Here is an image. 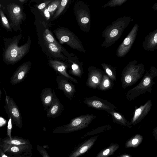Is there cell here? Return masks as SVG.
Returning <instances> with one entry per match:
<instances>
[{"mask_svg": "<svg viewBox=\"0 0 157 157\" xmlns=\"http://www.w3.org/2000/svg\"><path fill=\"white\" fill-rule=\"evenodd\" d=\"M157 76V69L153 66H150L140 82L127 92L125 95L127 100L132 101L147 92L151 93L155 83L153 79Z\"/></svg>", "mask_w": 157, "mask_h": 157, "instance_id": "cell-1", "label": "cell"}, {"mask_svg": "<svg viewBox=\"0 0 157 157\" xmlns=\"http://www.w3.org/2000/svg\"><path fill=\"white\" fill-rule=\"evenodd\" d=\"M130 20V17L124 16L118 18L108 26L102 33L105 40L101 46L108 47L117 40Z\"/></svg>", "mask_w": 157, "mask_h": 157, "instance_id": "cell-2", "label": "cell"}, {"mask_svg": "<svg viewBox=\"0 0 157 157\" xmlns=\"http://www.w3.org/2000/svg\"><path fill=\"white\" fill-rule=\"evenodd\" d=\"M145 69L144 65L137 61H130L124 67L121 75V81L123 89L135 84L143 76Z\"/></svg>", "mask_w": 157, "mask_h": 157, "instance_id": "cell-3", "label": "cell"}, {"mask_svg": "<svg viewBox=\"0 0 157 157\" xmlns=\"http://www.w3.org/2000/svg\"><path fill=\"white\" fill-rule=\"evenodd\" d=\"M6 98L4 108L8 118L11 117L12 123L21 128L22 126V117L20 109L12 98L8 96L5 89Z\"/></svg>", "mask_w": 157, "mask_h": 157, "instance_id": "cell-4", "label": "cell"}, {"mask_svg": "<svg viewBox=\"0 0 157 157\" xmlns=\"http://www.w3.org/2000/svg\"><path fill=\"white\" fill-rule=\"evenodd\" d=\"M29 47V44L27 43L20 47L17 46V42L12 43L6 51L5 56L6 61L10 64L16 63L25 56Z\"/></svg>", "mask_w": 157, "mask_h": 157, "instance_id": "cell-5", "label": "cell"}, {"mask_svg": "<svg viewBox=\"0 0 157 157\" xmlns=\"http://www.w3.org/2000/svg\"><path fill=\"white\" fill-rule=\"evenodd\" d=\"M96 117L93 114L82 115L71 119L69 124L57 128L67 131L82 129L88 126Z\"/></svg>", "mask_w": 157, "mask_h": 157, "instance_id": "cell-6", "label": "cell"}, {"mask_svg": "<svg viewBox=\"0 0 157 157\" xmlns=\"http://www.w3.org/2000/svg\"><path fill=\"white\" fill-rule=\"evenodd\" d=\"M59 42L63 44L66 43L72 48L81 51L83 48L76 37L72 33L67 30L60 29L55 32Z\"/></svg>", "mask_w": 157, "mask_h": 157, "instance_id": "cell-7", "label": "cell"}, {"mask_svg": "<svg viewBox=\"0 0 157 157\" xmlns=\"http://www.w3.org/2000/svg\"><path fill=\"white\" fill-rule=\"evenodd\" d=\"M138 29V24H135L128 36L119 46L116 52V54L118 57H124L130 51L135 40Z\"/></svg>", "mask_w": 157, "mask_h": 157, "instance_id": "cell-8", "label": "cell"}, {"mask_svg": "<svg viewBox=\"0 0 157 157\" xmlns=\"http://www.w3.org/2000/svg\"><path fill=\"white\" fill-rule=\"evenodd\" d=\"M83 102L88 106L98 110H102L107 112L114 110L116 107L106 100L96 96L85 98Z\"/></svg>", "mask_w": 157, "mask_h": 157, "instance_id": "cell-9", "label": "cell"}, {"mask_svg": "<svg viewBox=\"0 0 157 157\" xmlns=\"http://www.w3.org/2000/svg\"><path fill=\"white\" fill-rule=\"evenodd\" d=\"M69 81L64 76L60 75H59L56 79V82L58 86L56 89L63 91L64 95L70 101H71L76 92V89L74 84Z\"/></svg>", "mask_w": 157, "mask_h": 157, "instance_id": "cell-10", "label": "cell"}, {"mask_svg": "<svg viewBox=\"0 0 157 157\" xmlns=\"http://www.w3.org/2000/svg\"><path fill=\"white\" fill-rule=\"evenodd\" d=\"M88 71L86 86L90 88L98 89L105 72L102 70L93 67H89Z\"/></svg>", "mask_w": 157, "mask_h": 157, "instance_id": "cell-11", "label": "cell"}, {"mask_svg": "<svg viewBox=\"0 0 157 157\" xmlns=\"http://www.w3.org/2000/svg\"><path fill=\"white\" fill-rule=\"evenodd\" d=\"M152 106L151 99L135 110L130 122L131 125H135L140 122L150 112Z\"/></svg>", "mask_w": 157, "mask_h": 157, "instance_id": "cell-12", "label": "cell"}, {"mask_svg": "<svg viewBox=\"0 0 157 157\" xmlns=\"http://www.w3.org/2000/svg\"><path fill=\"white\" fill-rule=\"evenodd\" d=\"M31 63L26 62L21 64L16 70L10 78V82L15 85L21 82L25 78L31 67Z\"/></svg>", "mask_w": 157, "mask_h": 157, "instance_id": "cell-13", "label": "cell"}, {"mask_svg": "<svg viewBox=\"0 0 157 157\" xmlns=\"http://www.w3.org/2000/svg\"><path fill=\"white\" fill-rule=\"evenodd\" d=\"M53 98L50 106L47 110V117L55 118L58 117L64 110L63 105L56 96L53 90Z\"/></svg>", "mask_w": 157, "mask_h": 157, "instance_id": "cell-14", "label": "cell"}, {"mask_svg": "<svg viewBox=\"0 0 157 157\" xmlns=\"http://www.w3.org/2000/svg\"><path fill=\"white\" fill-rule=\"evenodd\" d=\"M49 63L52 68L60 75L76 84L78 83V81L75 78L68 73L67 71L68 66L65 63L58 60H51L49 61Z\"/></svg>", "mask_w": 157, "mask_h": 157, "instance_id": "cell-15", "label": "cell"}, {"mask_svg": "<svg viewBox=\"0 0 157 157\" xmlns=\"http://www.w3.org/2000/svg\"><path fill=\"white\" fill-rule=\"evenodd\" d=\"M8 11L13 24L14 25H18L23 18L21 7L18 5L12 3L8 6Z\"/></svg>", "mask_w": 157, "mask_h": 157, "instance_id": "cell-16", "label": "cell"}, {"mask_svg": "<svg viewBox=\"0 0 157 157\" xmlns=\"http://www.w3.org/2000/svg\"><path fill=\"white\" fill-rule=\"evenodd\" d=\"M142 46L146 51L154 52L157 49V29L150 33L145 38Z\"/></svg>", "mask_w": 157, "mask_h": 157, "instance_id": "cell-17", "label": "cell"}, {"mask_svg": "<svg viewBox=\"0 0 157 157\" xmlns=\"http://www.w3.org/2000/svg\"><path fill=\"white\" fill-rule=\"evenodd\" d=\"M40 100L45 111L50 106L53 98L52 89L48 87L44 88L40 94Z\"/></svg>", "mask_w": 157, "mask_h": 157, "instance_id": "cell-18", "label": "cell"}, {"mask_svg": "<svg viewBox=\"0 0 157 157\" xmlns=\"http://www.w3.org/2000/svg\"><path fill=\"white\" fill-rule=\"evenodd\" d=\"M107 113L111 116L113 122L129 128H131V125L130 122L122 114L116 112L115 110Z\"/></svg>", "mask_w": 157, "mask_h": 157, "instance_id": "cell-19", "label": "cell"}, {"mask_svg": "<svg viewBox=\"0 0 157 157\" xmlns=\"http://www.w3.org/2000/svg\"><path fill=\"white\" fill-rule=\"evenodd\" d=\"M78 21L81 25L86 27L89 23L90 17L88 12L85 10L81 9L77 11Z\"/></svg>", "mask_w": 157, "mask_h": 157, "instance_id": "cell-20", "label": "cell"}, {"mask_svg": "<svg viewBox=\"0 0 157 157\" xmlns=\"http://www.w3.org/2000/svg\"><path fill=\"white\" fill-rule=\"evenodd\" d=\"M113 86V81L105 73L98 89L102 91L107 90L111 89Z\"/></svg>", "mask_w": 157, "mask_h": 157, "instance_id": "cell-21", "label": "cell"}, {"mask_svg": "<svg viewBox=\"0 0 157 157\" xmlns=\"http://www.w3.org/2000/svg\"><path fill=\"white\" fill-rule=\"evenodd\" d=\"M98 136L94 137L88 140L77 151L74 153L71 157H76L85 152L94 144Z\"/></svg>", "mask_w": 157, "mask_h": 157, "instance_id": "cell-22", "label": "cell"}, {"mask_svg": "<svg viewBox=\"0 0 157 157\" xmlns=\"http://www.w3.org/2000/svg\"><path fill=\"white\" fill-rule=\"evenodd\" d=\"M104 71L109 78L113 81L116 79V70L111 65L105 63L101 64Z\"/></svg>", "mask_w": 157, "mask_h": 157, "instance_id": "cell-23", "label": "cell"}, {"mask_svg": "<svg viewBox=\"0 0 157 157\" xmlns=\"http://www.w3.org/2000/svg\"><path fill=\"white\" fill-rule=\"evenodd\" d=\"M69 72L71 75L79 78H81L83 72L82 66L74 62H72Z\"/></svg>", "mask_w": 157, "mask_h": 157, "instance_id": "cell-24", "label": "cell"}, {"mask_svg": "<svg viewBox=\"0 0 157 157\" xmlns=\"http://www.w3.org/2000/svg\"><path fill=\"white\" fill-rule=\"evenodd\" d=\"M118 144H113L100 152L97 157H107L111 155L118 148Z\"/></svg>", "mask_w": 157, "mask_h": 157, "instance_id": "cell-25", "label": "cell"}, {"mask_svg": "<svg viewBox=\"0 0 157 157\" xmlns=\"http://www.w3.org/2000/svg\"><path fill=\"white\" fill-rule=\"evenodd\" d=\"M44 37L46 42L54 44L59 46L60 45L56 41L52 33L48 29H46L44 33Z\"/></svg>", "mask_w": 157, "mask_h": 157, "instance_id": "cell-26", "label": "cell"}, {"mask_svg": "<svg viewBox=\"0 0 157 157\" xmlns=\"http://www.w3.org/2000/svg\"><path fill=\"white\" fill-rule=\"evenodd\" d=\"M46 44L48 48L52 53L57 55L60 54L61 50V47L59 46L54 44L46 42Z\"/></svg>", "mask_w": 157, "mask_h": 157, "instance_id": "cell-27", "label": "cell"}, {"mask_svg": "<svg viewBox=\"0 0 157 157\" xmlns=\"http://www.w3.org/2000/svg\"><path fill=\"white\" fill-rule=\"evenodd\" d=\"M61 0H55L50 2L47 6L48 10L52 15L53 14L55 11L58 8Z\"/></svg>", "mask_w": 157, "mask_h": 157, "instance_id": "cell-28", "label": "cell"}, {"mask_svg": "<svg viewBox=\"0 0 157 157\" xmlns=\"http://www.w3.org/2000/svg\"><path fill=\"white\" fill-rule=\"evenodd\" d=\"M68 0H62L58 8L56 13L53 16V18H55L59 15L65 8Z\"/></svg>", "mask_w": 157, "mask_h": 157, "instance_id": "cell-29", "label": "cell"}, {"mask_svg": "<svg viewBox=\"0 0 157 157\" xmlns=\"http://www.w3.org/2000/svg\"><path fill=\"white\" fill-rule=\"evenodd\" d=\"M127 0H112L108 2L106 4L103 6L102 7H105L107 6L113 7L117 6H120L125 3Z\"/></svg>", "mask_w": 157, "mask_h": 157, "instance_id": "cell-30", "label": "cell"}, {"mask_svg": "<svg viewBox=\"0 0 157 157\" xmlns=\"http://www.w3.org/2000/svg\"><path fill=\"white\" fill-rule=\"evenodd\" d=\"M0 15L1 20L3 25L7 29L11 30V29L8 20L5 16L3 11L0 10Z\"/></svg>", "mask_w": 157, "mask_h": 157, "instance_id": "cell-31", "label": "cell"}, {"mask_svg": "<svg viewBox=\"0 0 157 157\" xmlns=\"http://www.w3.org/2000/svg\"><path fill=\"white\" fill-rule=\"evenodd\" d=\"M140 135H136L128 143V145H131V146H135L138 145L140 142Z\"/></svg>", "mask_w": 157, "mask_h": 157, "instance_id": "cell-32", "label": "cell"}, {"mask_svg": "<svg viewBox=\"0 0 157 157\" xmlns=\"http://www.w3.org/2000/svg\"><path fill=\"white\" fill-rule=\"evenodd\" d=\"M12 121L11 118L10 117L9 118V120L8 122L7 126V134L10 137L11 140V130L12 129Z\"/></svg>", "mask_w": 157, "mask_h": 157, "instance_id": "cell-33", "label": "cell"}, {"mask_svg": "<svg viewBox=\"0 0 157 157\" xmlns=\"http://www.w3.org/2000/svg\"><path fill=\"white\" fill-rule=\"evenodd\" d=\"M51 1H52L51 0L45 1L43 3L39 4L38 6V8L40 10L43 9L45 8V7H46V6L48 4H49Z\"/></svg>", "mask_w": 157, "mask_h": 157, "instance_id": "cell-34", "label": "cell"}, {"mask_svg": "<svg viewBox=\"0 0 157 157\" xmlns=\"http://www.w3.org/2000/svg\"><path fill=\"white\" fill-rule=\"evenodd\" d=\"M43 12L45 17L47 20L49 19L50 17V12L48 10L47 6L43 9Z\"/></svg>", "mask_w": 157, "mask_h": 157, "instance_id": "cell-35", "label": "cell"}, {"mask_svg": "<svg viewBox=\"0 0 157 157\" xmlns=\"http://www.w3.org/2000/svg\"><path fill=\"white\" fill-rule=\"evenodd\" d=\"M10 143L12 144L16 145H19L22 144L20 141L16 140H11Z\"/></svg>", "mask_w": 157, "mask_h": 157, "instance_id": "cell-36", "label": "cell"}, {"mask_svg": "<svg viewBox=\"0 0 157 157\" xmlns=\"http://www.w3.org/2000/svg\"><path fill=\"white\" fill-rule=\"evenodd\" d=\"M11 150L13 152H17L19 151V149L17 147H11Z\"/></svg>", "mask_w": 157, "mask_h": 157, "instance_id": "cell-37", "label": "cell"}, {"mask_svg": "<svg viewBox=\"0 0 157 157\" xmlns=\"http://www.w3.org/2000/svg\"><path fill=\"white\" fill-rule=\"evenodd\" d=\"M21 2H24L25 1V0H19Z\"/></svg>", "mask_w": 157, "mask_h": 157, "instance_id": "cell-38", "label": "cell"}, {"mask_svg": "<svg viewBox=\"0 0 157 157\" xmlns=\"http://www.w3.org/2000/svg\"><path fill=\"white\" fill-rule=\"evenodd\" d=\"M1 90L0 89V101L1 100Z\"/></svg>", "mask_w": 157, "mask_h": 157, "instance_id": "cell-39", "label": "cell"}, {"mask_svg": "<svg viewBox=\"0 0 157 157\" xmlns=\"http://www.w3.org/2000/svg\"><path fill=\"white\" fill-rule=\"evenodd\" d=\"M2 157H7L6 155H4V154H3V155L2 156Z\"/></svg>", "mask_w": 157, "mask_h": 157, "instance_id": "cell-40", "label": "cell"}, {"mask_svg": "<svg viewBox=\"0 0 157 157\" xmlns=\"http://www.w3.org/2000/svg\"><path fill=\"white\" fill-rule=\"evenodd\" d=\"M125 157H130L128 155H126V156H125Z\"/></svg>", "mask_w": 157, "mask_h": 157, "instance_id": "cell-41", "label": "cell"}]
</instances>
